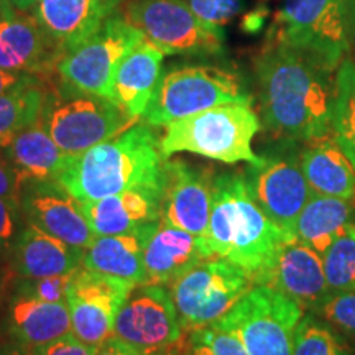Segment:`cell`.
Returning a JSON list of instances; mask_svg holds the SVG:
<instances>
[{
	"instance_id": "cell-1",
	"label": "cell",
	"mask_w": 355,
	"mask_h": 355,
	"mask_svg": "<svg viewBox=\"0 0 355 355\" xmlns=\"http://www.w3.org/2000/svg\"><path fill=\"white\" fill-rule=\"evenodd\" d=\"M261 121L275 139L308 141L331 132L334 69L282 43H270L255 63Z\"/></svg>"
},
{
	"instance_id": "cell-2",
	"label": "cell",
	"mask_w": 355,
	"mask_h": 355,
	"mask_svg": "<svg viewBox=\"0 0 355 355\" xmlns=\"http://www.w3.org/2000/svg\"><path fill=\"white\" fill-rule=\"evenodd\" d=\"M165 155L148 123H135L86 152L69 155L55 181L79 202L132 188L163 189Z\"/></svg>"
},
{
	"instance_id": "cell-3",
	"label": "cell",
	"mask_w": 355,
	"mask_h": 355,
	"mask_svg": "<svg viewBox=\"0 0 355 355\" xmlns=\"http://www.w3.org/2000/svg\"><path fill=\"white\" fill-rule=\"evenodd\" d=\"M290 239L260 209L245 175L220 173L214 178L211 219L201 241L209 259L230 260L245 270L257 285Z\"/></svg>"
},
{
	"instance_id": "cell-4",
	"label": "cell",
	"mask_w": 355,
	"mask_h": 355,
	"mask_svg": "<svg viewBox=\"0 0 355 355\" xmlns=\"http://www.w3.org/2000/svg\"><path fill=\"white\" fill-rule=\"evenodd\" d=\"M260 127L252 101L227 102L168 123L159 146L165 158L188 152L225 165H260L263 157L252 148Z\"/></svg>"
},
{
	"instance_id": "cell-5",
	"label": "cell",
	"mask_w": 355,
	"mask_h": 355,
	"mask_svg": "<svg viewBox=\"0 0 355 355\" xmlns=\"http://www.w3.org/2000/svg\"><path fill=\"white\" fill-rule=\"evenodd\" d=\"M122 105L107 97L87 94L61 81V86L48 92L42 122L58 146L68 155H76L114 139L135 125Z\"/></svg>"
},
{
	"instance_id": "cell-6",
	"label": "cell",
	"mask_w": 355,
	"mask_h": 355,
	"mask_svg": "<svg viewBox=\"0 0 355 355\" xmlns=\"http://www.w3.org/2000/svg\"><path fill=\"white\" fill-rule=\"evenodd\" d=\"M247 101L252 96L234 71L216 64L178 66L162 74L144 121L152 127H166L214 105Z\"/></svg>"
},
{
	"instance_id": "cell-7",
	"label": "cell",
	"mask_w": 355,
	"mask_h": 355,
	"mask_svg": "<svg viewBox=\"0 0 355 355\" xmlns=\"http://www.w3.org/2000/svg\"><path fill=\"white\" fill-rule=\"evenodd\" d=\"M344 0H283L270 43H282L337 69L350 48Z\"/></svg>"
},
{
	"instance_id": "cell-8",
	"label": "cell",
	"mask_w": 355,
	"mask_h": 355,
	"mask_svg": "<svg viewBox=\"0 0 355 355\" xmlns=\"http://www.w3.org/2000/svg\"><path fill=\"white\" fill-rule=\"evenodd\" d=\"M123 17L165 55L217 56L224 53V28L199 19L184 0H130Z\"/></svg>"
},
{
	"instance_id": "cell-9",
	"label": "cell",
	"mask_w": 355,
	"mask_h": 355,
	"mask_svg": "<svg viewBox=\"0 0 355 355\" xmlns=\"http://www.w3.org/2000/svg\"><path fill=\"white\" fill-rule=\"evenodd\" d=\"M304 313L275 288L254 285L216 322L241 337L248 355H293L295 332Z\"/></svg>"
},
{
	"instance_id": "cell-10",
	"label": "cell",
	"mask_w": 355,
	"mask_h": 355,
	"mask_svg": "<svg viewBox=\"0 0 355 355\" xmlns=\"http://www.w3.org/2000/svg\"><path fill=\"white\" fill-rule=\"evenodd\" d=\"M254 286L245 270L220 257L204 259L171 285L183 332L209 326Z\"/></svg>"
},
{
	"instance_id": "cell-11",
	"label": "cell",
	"mask_w": 355,
	"mask_h": 355,
	"mask_svg": "<svg viewBox=\"0 0 355 355\" xmlns=\"http://www.w3.org/2000/svg\"><path fill=\"white\" fill-rule=\"evenodd\" d=\"M144 40L125 17L115 13L91 38L61 56L56 73L66 86L112 99L117 66Z\"/></svg>"
},
{
	"instance_id": "cell-12",
	"label": "cell",
	"mask_w": 355,
	"mask_h": 355,
	"mask_svg": "<svg viewBox=\"0 0 355 355\" xmlns=\"http://www.w3.org/2000/svg\"><path fill=\"white\" fill-rule=\"evenodd\" d=\"M245 178L265 216L288 237L295 239L296 220L313 196L301 166V153L285 150L265 155L260 165H250Z\"/></svg>"
},
{
	"instance_id": "cell-13",
	"label": "cell",
	"mask_w": 355,
	"mask_h": 355,
	"mask_svg": "<svg viewBox=\"0 0 355 355\" xmlns=\"http://www.w3.org/2000/svg\"><path fill=\"white\" fill-rule=\"evenodd\" d=\"M114 336L144 355L166 352L183 337L171 291L163 285H139L119 309Z\"/></svg>"
},
{
	"instance_id": "cell-14",
	"label": "cell",
	"mask_w": 355,
	"mask_h": 355,
	"mask_svg": "<svg viewBox=\"0 0 355 355\" xmlns=\"http://www.w3.org/2000/svg\"><path fill=\"white\" fill-rule=\"evenodd\" d=\"M135 285L110 275L79 268L71 277L66 304L71 316V332L92 347L114 336V322Z\"/></svg>"
},
{
	"instance_id": "cell-15",
	"label": "cell",
	"mask_w": 355,
	"mask_h": 355,
	"mask_svg": "<svg viewBox=\"0 0 355 355\" xmlns=\"http://www.w3.org/2000/svg\"><path fill=\"white\" fill-rule=\"evenodd\" d=\"M20 209L26 224L71 243L87 248L97 235L76 201L56 181H28L21 186Z\"/></svg>"
},
{
	"instance_id": "cell-16",
	"label": "cell",
	"mask_w": 355,
	"mask_h": 355,
	"mask_svg": "<svg viewBox=\"0 0 355 355\" xmlns=\"http://www.w3.org/2000/svg\"><path fill=\"white\" fill-rule=\"evenodd\" d=\"M212 181L214 178L207 175V171L189 166L181 159H166L162 220L202 241L211 219Z\"/></svg>"
},
{
	"instance_id": "cell-17",
	"label": "cell",
	"mask_w": 355,
	"mask_h": 355,
	"mask_svg": "<svg viewBox=\"0 0 355 355\" xmlns=\"http://www.w3.org/2000/svg\"><path fill=\"white\" fill-rule=\"evenodd\" d=\"M257 285L275 288L313 314L332 293L324 273L322 257L296 239L283 243Z\"/></svg>"
},
{
	"instance_id": "cell-18",
	"label": "cell",
	"mask_w": 355,
	"mask_h": 355,
	"mask_svg": "<svg viewBox=\"0 0 355 355\" xmlns=\"http://www.w3.org/2000/svg\"><path fill=\"white\" fill-rule=\"evenodd\" d=\"M60 60L33 12L17 10L0 19V68L42 79L56 71Z\"/></svg>"
},
{
	"instance_id": "cell-19",
	"label": "cell",
	"mask_w": 355,
	"mask_h": 355,
	"mask_svg": "<svg viewBox=\"0 0 355 355\" xmlns=\"http://www.w3.org/2000/svg\"><path fill=\"white\" fill-rule=\"evenodd\" d=\"M119 6L121 0H40L32 12L63 56L91 38Z\"/></svg>"
},
{
	"instance_id": "cell-20",
	"label": "cell",
	"mask_w": 355,
	"mask_h": 355,
	"mask_svg": "<svg viewBox=\"0 0 355 355\" xmlns=\"http://www.w3.org/2000/svg\"><path fill=\"white\" fill-rule=\"evenodd\" d=\"M162 191L132 188L79 206L97 237L125 234L162 220Z\"/></svg>"
},
{
	"instance_id": "cell-21",
	"label": "cell",
	"mask_w": 355,
	"mask_h": 355,
	"mask_svg": "<svg viewBox=\"0 0 355 355\" xmlns=\"http://www.w3.org/2000/svg\"><path fill=\"white\" fill-rule=\"evenodd\" d=\"M84 250L26 224L13 242L12 268L20 278L64 277L83 268Z\"/></svg>"
},
{
	"instance_id": "cell-22",
	"label": "cell",
	"mask_w": 355,
	"mask_h": 355,
	"mask_svg": "<svg viewBox=\"0 0 355 355\" xmlns=\"http://www.w3.org/2000/svg\"><path fill=\"white\" fill-rule=\"evenodd\" d=\"M159 222L162 220L132 232L96 237L84 250L83 268L122 278L135 286L145 285V250Z\"/></svg>"
},
{
	"instance_id": "cell-23",
	"label": "cell",
	"mask_w": 355,
	"mask_h": 355,
	"mask_svg": "<svg viewBox=\"0 0 355 355\" xmlns=\"http://www.w3.org/2000/svg\"><path fill=\"white\" fill-rule=\"evenodd\" d=\"M10 340L32 349L55 343L71 332V316L66 303H50L13 293L6 316Z\"/></svg>"
},
{
	"instance_id": "cell-24",
	"label": "cell",
	"mask_w": 355,
	"mask_h": 355,
	"mask_svg": "<svg viewBox=\"0 0 355 355\" xmlns=\"http://www.w3.org/2000/svg\"><path fill=\"white\" fill-rule=\"evenodd\" d=\"M209 259L196 235L159 222L145 250V285H173L188 270Z\"/></svg>"
},
{
	"instance_id": "cell-25",
	"label": "cell",
	"mask_w": 355,
	"mask_h": 355,
	"mask_svg": "<svg viewBox=\"0 0 355 355\" xmlns=\"http://www.w3.org/2000/svg\"><path fill=\"white\" fill-rule=\"evenodd\" d=\"M165 53L150 42H140L117 66L112 101L122 105L133 119L144 117L157 84L162 78Z\"/></svg>"
},
{
	"instance_id": "cell-26",
	"label": "cell",
	"mask_w": 355,
	"mask_h": 355,
	"mask_svg": "<svg viewBox=\"0 0 355 355\" xmlns=\"http://www.w3.org/2000/svg\"><path fill=\"white\" fill-rule=\"evenodd\" d=\"M304 144L301 152V166L311 191L321 196L354 201L355 168L337 145L332 133L316 137Z\"/></svg>"
},
{
	"instance_id": "cell-27",
	"label": "cell",
	"mask_w": 355,
	"mask_h": 355,
	"mask_svg": "<svg viewBox=\"0 0 355 355\" xmlns=\"http://www.w3.org/2000/svg\"><path fill=\"white\" fill-rule=\"evenodd\" d=\"M352 224H355L352 201L313 193L296 220L295 239L322 257Z\"/></svg>"
},
{
	"instance_id": "cell-28",
	"label": "cell",
	"mask_w": 355,
	"mask_h": 355,
	"mask_svg": "<svg viewBox=\"0 0 355 355\" xmlns=\"http://www.w3.org/2000/svg\"><path fill=\"white\" fill-rule=\"evenodd\" d=\"M6 150L24 184L28 181H55L69 157L53 140L42 119L21 130Z\"/></svg>"
},
{
	"instance_id": "cell-29",
	"label": "cell",
	"mask_w": 355,
	"mask_h": 355,
	"mask_svg": "<svg viewBox=\"0 0 355 355\" xmlns=\"http://www.w3.org/2000/svg\"><path fill=\"white\" fill-rule=\"evenodd\" d=\"M46 89L42 81L0 94V146L6 148L25 128L42 119Z\"/></svg>"
},
{
	"instance_id": "cell-30",
	"label": "cell",
	"mask_w": 355,
	"mask_h": 355,
	"mask_svg": "<svg viewBox=\"0 0 355 355\" xmlns=\"http://www.w3.org/2000/svg\"><path fill=\"white\" fill-rule=\"evenodd\" d=\"M331 133L355 168V64L349 60L336 73Z\"/></svg>"
},
{
	"instance_id": "cell-31",
	"label": "cell",
	"mask_w": 355,
	"mask_h": 355,
	"mask_svg": "<svg viewBox=\"0 0 355 355\" xmlns=\"http://www.w3.org/2000/svg\"><path fill=\"white\" fill-rule=\"evenodd\" d=\"M293 355H355L339 331L313 313H304L295 332Z\"/></svg>"
},
{
	"instance_id": "cell-32",
	"label": "cell",
	"mask_w": 355,
	"mask_h": 355,
	"mask_svg": "<svg viewBox=\"0 0 355 355\" xmlns=\"http://www.w3.org/2000/svg\"><path fill=\"white\" fill-rule=\"evenodd\" d=\"M181 355H248L241 337L219 322L183 332Z\"/></svg>"
},
{
	"instance_id": "cell-33",
	"label": "cell",
	"mask_w": 355,
	"mask_h": 355,
	"mask_svg": "<svg viewBox=\"0 0 355 355\" xmlns=\"http://www.w3.org/2000/svg\"><path fill=\"white\" fill-rule=\"evenodd\" d=\"M322 263L332 293L355 291V224L327 248Z\"/></svg>"
},
{
	"instance_id": "cell-34",
	"label": "cell",
	"mask_w": 355,
	"mask_h": 355,
	"mask_svg": "<svg viewBox=\"0 0 355 355\" xmlns=\"http://www.w3.org/2000/svg\"><path fill=\"white\" fill-rule=\"evenodd\" d=\"M314 314L343 336L355 339V291L331 293Z\"/></svg>"
},
{
	"instance_id": "cell-35",
	"label": "cell",
	"mask_w": 355,
	"mask_h": 355,
	"mask_svg": "<svg viewBox=\"0 0 355 355\" xmlns=\"http://www.w3.org/2000/svg\"><path fill=\"white\" fill-rule=\"evenodd\" d=\"M71 275L48 278H20L17 282L15 293L32 296V298L50 301V303H66V293L71 282Z\"/></svg>"
},
{
	"instance_id": "cell-36",
	"label": "cell",
	"mask_w": 355,
	"mask_h": 355,
	"mask_svg": "<svg viewBox=\"0 0 355 355\" xmlns=\"http://www.w3.org/2000/svg\"><path fill=\"white\" fill-rule=\"evenodd\" d=\"M199 19L216 26H224L243 8V0H184Z\"/></svg>"
},
{
	"instance_id": "cell-37",
	"label": "cell",
	"mask_w": 355,
	"mask_h": 355,
	"mask_svg": "<svg viewBox=\"0 0 355 355\" xmlns=\"http://www.w3.org/2000/svg\"><path fill=\"white\" fill-rule=\"evenodd\" d=\"M21 186L24 183H21L15 166L12 165L7 150L0 146V198L20 206Z\"/></svg>"
},
{
	"instance_id": "cell-38",
	"label": "cell",
	"mask_w": 355,
	"mask_h": 355,
	"mask_svg": "<svg viewBox=\"0 0 355 355\" xmlns=\"http://www.w3.org/2000/svg\"><path fill=\"white\" fill-rule=\"evenodd\" d=\"M35 350L37 355H94L97 347L84 344L76 336L69 334Z\"/></svg>"
},
{
	"instance_id": "cell-39",
	"label": "cell",
	"mask_w": 355,
	"mask_h": 355,
	"mask_svg": "<svg viewBox=\"0 0 355 355\" xmlns=\"http://www.w3.org/2000/svg\"><path fill=\"white\" fill-rule=\"evenodd\" d=\"M20 206L0 198V247L12 241L17 230V216Z\"/></svg>"
},
{
	"instance_id": "cell-40",
	"label": "cell",
	"mask_w": 355,
	"mask_h": 355,
	"mask_svg": "<svg viewBox=\"0 0 355 355\" xmlns=\"http://www.w3.org/2000/svg\"><path fill=\"white\" fill-rule=\"evenodd\" d=\"M35 81H42V79L32 76V74L10 73V71L0 68V94H6V92H10L13 89H19Z\"/></svg>"
},
{
	"instance_id": "cell-41",
	"label": "cell",
	"mask_w": 355,
	"mask_h": 355,
	"mask_svg": "<svg viewBox=\"0 0 355 355\" xmlns=\"http://www.w3.org/2000/svg\"><path fill=\"white\" fill-rule=\"evenodd\" d=\"M94 355H144L139 352L137 349H133L132 345L119 339V337H109L105 343H102L99 347H97Z\"/></svg>"
},
{
	"instance_id": "cell-42",
	"label": "cell",
	"mask_w": 355,
	"mask_h": 355,
	"mask_svg": "<svg viewBox=\"0 0 355 355\" xmlns=\"http://www.w3.org/2000/svg\"><path fill=\"white\" fill-rule=\"evenodd\" d=\"M0 355H37V350L17 343V340H10V343L0 345Z\"/></svg>"
},
{
	"instance_id": "cell-43",
	"label": "cell",
	"mask_w": 355,
	"mask_h": 355,
	"mask_svg": "<svg viewBox=\"0 0 355 355\" xmlns=\"http://www.w3.org/2000/svg\"><path fill=\"white\" fill-rule=\"evenodd\" d=\"M344 6L350 35H352V40H355V0H344Z\"/></svg>"
},
{
	"instance_id": "cell-44",
	"label": "cell",
	"mask_w": 355,
	"mask_h": 355,
	"mask_svg": "<svg viewBox=\"0 0 355 355\" xmlns=\"http://www.w3.org/2000/svg\"><path fill=\"white\" fill-rule=\"evenodd\" d=\"M12 6L20 12H32L40 0H10Z\"/></svg>"
},
{
	"instance_id": "cell-45",
	"label": "cell",
	"mask_w": 355,
	"mask_h": 355,
	"mask_svg": "<svg viewBox=\"0 0 355 355\" xmlns=\"http://www.w3.org/2000/svg\"><path fill=\"white\" fill-rule=\"evenodd\" d=\"M15 12H17V8L12 6L10 0H0V19L12 15V13H15Z\"/></svg>"
},
{
	"instance_id": "cell-46",
	"label": "cell",
	"mask_w": 355,
	"mask_h": 355,
	"mask_svg": "<svg viewBox=\"0 0 355 355\" xmlns=\"http://www.w3.org/2000/svg\"><path fill=\"white\" fill-rule=\"evenodd\" d=\"M153 355H173V354H171V349H170V350H166V352H159V354H153Z\"/></svg>"
},
{
	"instance_id": "cell-47",
	"label": "cell",
	"mask_w": 355,
	"mask_h": 355,
	"mask_svg": "<svg viewBox=\"0 0 355 355\" xmlns=\"http://www.w3.org/2000/svg\"><path fill=\"white\" fill-rule=\"evenodd\" d=\"M0 300H2V283H0Z\"/></svg>"
}]
</instances>
